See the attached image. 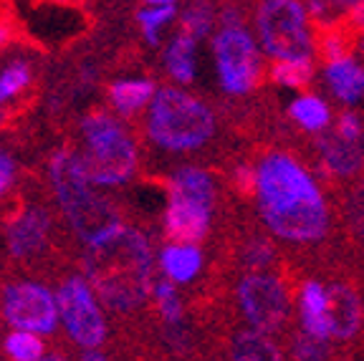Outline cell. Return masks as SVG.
Wrapping results in <instances>:
<instances>
[{
	"label": "cell",
	"mask_w": 364,
	"mask_h": 361,
	"mask_svg": "<svg viewBox=\"0 0 364 361\" xmlns=\"http://www.w3.org/2000/svg\"><path fill=\"white\" fill-rule=\"evenodd\" d=\"M316 152L321 170L336 180H352L364 170V141H347L331 131L316 139Z\"/></svg>",
	"instance_id": "obj_13"
},
{
	"label": "cell",
	"mask_w": 364,
	"mask_h": 361,
	"mask_svg": "<svg viewBox=\"0 0 364 361\" xmlns=\"http://www.w3.org/2000/svg\"><path fill=\"white\" fill-rule=\"evenodd\" d=\"M213 26V8L208 3H193L182 11V33L193 36L195 41L203 38Z\"/></svg>",
	"instance_id": "obj_30"
},
{
	"label": "cell",
	"mask_w": 364,
	"mask_h": 361,
	"mask_svg": "<svg viewBox=\"0 0 364 361\" xmlns=\"http://www.w3.org/2000/svg\"><path fill=\"white\" fill-rule=\"evenodd\" d=\"M58 316L61 323L66 326L68 336L84 349L94 351L99 349L104 339H107V321L104 313L99 308L94 291L84 278L74 276L63 281V286L58 288Z\"/></svg>",
	"instance_id": "obj_9"
},
{
	"label": "cell",
	"mask_w": 364,
	"mask_h": 361,
	"mask_svg": "<svg viewBox=\"0 0 364 361\" xmlns=\"http://www.w3.org/2000/svg\"><path fill=\"white\" fill-rule=\"evenodd\" d=\"M228 356L230 361H286L279 344L256 328L235 331L228 344Z\"/></svg>",
	"instance_id": "obj_15"
},
{
	"label": "cell",
	"mask_w": 364,
	"mask_h": 361,
	"mask_svg": "<svg viewBox=\"0 0 364 361\" xmlns=\"http://www.w3.org/2000/svg\"><path fill=\"white\" fill-rule=\"evenodd\" d=\"M195 43L198 41L188 33H177L172 38V43L167 45L165 53V66L170 71V76L180 84H190L195 76Z\"/></svg>",
	"instance_id": "obj_20"
},
{
	"label": "cell",
	"mask_w": 364,
	"mask_h": 361,
	"mask_svg": "<svg viewBox=\"0 0 364 361\" xmlns=\"http://www.w3.org/2000/svg\"><path fill=\"white\" fill-rule=\"evenodd\" d=\"M6 41H8V31L3 28V26H0V45L6 43Z\"/></svg>",
	"instance_id": "obj_37"
},
{
	"label": "cell",
	"mask_w": 364,
	"mask_h": 361,
	"mask_svg": "<svg viewBox=\"0 0 364 361\" xmlns=\"http://www.w3.org/2000/svg\"><path fill=\"white\" fill-rule=\"evenodd\" d=\"M324 76L329 89L334 91V96L339 102L354 104L364 94V66H359L354 58L329 63Z\"/></svg>",
	"instance_id": "obj_17"
},
{
	"label": "cell",
	"mask_w": 364,
	"mask_h": 361,
	"mask_svg": "<svg viewBox=\"0 0 364 361\" xmlns=\"http://www.w3.org/2000/svg\"><path fill=\"white\" fill-rule=\"evenodd\" d=\"M84 152L79 162L91 185H124L136 172V147L124 126L104 112L89 114L81 122Z\"/></svg>",
	"instance_id": "obj_5"
},
{
	"label": "cell",
	"mask_w": 364,
	"mask_h": 361,
	"mask_svg": "<svg viewBox=\"0 0 364 361\" xmlns=\"http://www.w3.org/2000/svg\"><path fill=\"white\" fill-rule=\"evenodd\" d=\"M218 122L208 104L165 86L154 94L147 114L149 139L167 152H193L215 136Z\"/></svg>",
	"instance_id": "obj_4"
},
{
	"label": "cell",
	"mask_w": 364,
	"mask_h": 361,
	"mask_svg": "<svg viewBox=\"0 0 364 361\" xmlns=\"http://www.w3.org/2000/svg\"><path fill=\"white\" fill-rule=\"evenodd\" d=\"M210 205L185 198H170L165 210V232L177 245L200 243L210 227Z\"/></svg>",
	"instance_id": "obj_11"
},
{
	"label": "cell",
	"mask_w": 364,
	"mask_h": 361,
	"mask_svg": "<svg viewBox=\"0 0 364 361\" xmlns=\"http://www.w3.org/2000/svg\"><path fill=\"white\" fill-rule=\"evenodd\" d=\"M326 318L334 341H354L362 326V303L347 281H334L326 288Z\"/></svg>",
	"instance_id": "obj_12"
},
{
	"label": "cell",
	"mask_w": 364,
	"mask_h": 361,
	"mask_svg": "<svg viewBox=\"0 0 364 361\" xmlns=\"http://www.w3.org/2000/svg\"><path fill=\"white\" fill-rule=\"evenodd\" d=\"M218 66V81L225 94L243 96L261 81V58H258L253 36L245 28H220L213 41Z\"/></svg>",
	"instance_id": "obj_8"
},
{
	"label": "cell",
	"mask_w": 364,
	"mask_h": 361,
	"mask_svg": "<svg viewBox=\"0 0 364 361\" xmlns=\"http://www.w3.org/2000/svg\"><path fill=\"white\" fill-rule=\"evenodd\" d=\"M175 16H177V3H172V0L147 3L144 8H139V11H136V21H139V26H142L147 43L157 45L159 43V28H162L167 21H172Z\"/></svg>",
	"instance_id": "obj_26"
},
{
	"label": "cell",
	"mask_w": 364,
	"mask_h": 361,
	"mask_svg": "<svg viewBox=\"0 0 364 361\" xmlns=\"http://www.w3.org/2000/svg\"><path fill=\"white\" fill-rule=\"evenodd\" d=\"M3 313L16 331L26 333H51L58 323L56 296L41 283H13L3 296Z\"/></svg>",
	"instance_id": "obj_10"
},
{
	"label": "cell",
	"mask_w": 364,
	"mask_h": 361,
	"mask_svg": "<svg viewBox=\"0 0 364 361\" xmlns=\"http://www.w3.org/2000/svg\"><path fill=\"white\" fill-rule=\"evenodd\" d=\"M233 185L238 190L240 198H256L258 195V175L256 170H250L248 164H240L233 172Z\"/></svg>",
	"instance_id": "obj_33"
},
{
	"label": "cell",
	"mask_w": 364,
	"mask_h": 361,
	"mask_svg": "<svg viewBox=\"0 0 364 361\" xmlns=\"http://www.w3.org/2000/svg\"><path fill=\"white\" fill-rule=\"evenodd\" d=\"M159 266L170 281L190 283L203 268V253L195 245H167L159 253Z\"/></svg>",
	"instance_id": "obj_19"
},
{
	"label": "cell",
	"mask_w": 364,
	"mask_h": 361,
	"mask_svg": "<svg viewBox=\"0 0 364 361\" xmlns=\"http://www.w3.org/2000/svg\"><path fill=\"white\" fill-rule=\"evenodd\" d=\"M306 8L296 0H266L256 8V31L261 45L273 61L309 58L311 33L306 26Z\"/></svg>",
	"instance_id": "obj_6"
},
{
	"label": "cell",
	"mask_w": 364,
	"mask_h": 361,
	"mask_svg": "<svg viewBox=\"0 0 364 361\" xmlns=\"http://www.w3.org/2000/svg\"><path fill=\"white\" fill-rule=\"evenodd\" d=\"M86 273L99 298L114 311L142 306L149 293L152 250L142 232L122 227L104 243L89 248Z\"/></svg>",
	"instance_id": "obj_2"
},
{
	"label": "cell",
	"mask_w": 364,
	"mask_h": 361,
	"mask_svg": "<svg viewBox=\"0 0 364 361\" xmlns=\"http://www.w3.org/2000/svg\"><path fill=\"white\" fill-rule=\"evenodd\" d=\"M362 51H364V36H362Z\"/></svg>",
	"instance_id": "obj_38"
},
{
	"label": "cell",
	"mask_w": 364,
	"mask_h": 361,
	"mask_svg": "<svg viewBox=\"0 0 364 361\" xmlns=\"http://www.w3.org/2000/svg\"><path fill=\"white\" fill-rule=\"evenodd\" d=\"M334 134L341 136V139H347V141H362V136H364L362 119H359L354 112H344L339 119H336Z\"/></svg>",
	"instance_id": "obj_32"
},
{
	"label": "cell",
	"mask_w": 364,
	"mask_h": 361,
	"mask_svg": "<svg viewBox=\"0 0 364 361\" xmlns=\"http://www.w3.org/2000/svg\"><path fill=\"white\" fill-rule=\"evenodd\" d=\"M341 215L349 235L364 245V175L352 182L344 200H341Z\"/></svg>",
	"instance_id": "obj_23"
},
{
	"label": "cell",
	"mask_w": 364,
	"mask_h": 361,
	"mask_svg": "<svg viewBox=\"0 0 364 361\" xmlns=\"http://www.w3.org/2000/svg\"><path fill=\"white\" fill-rule=\"evenodd\" d=\"M273 84L289 86V89H306L311 84L314 63L311 58H291V61H273L268 71Z\"/></svg>",
	"instance_id": "obj_24"
},
{
	"label": "cell",
	"mask_w": 364,
	"mask_h": 361,
	"mask_svg": "<svg viewBox=\"0 0 364 361\" xmlns=\"http://www.w3.org/2000/svg\"><path fill=\"white\" fill-rule=\"evenodd\" d=\"M38 361H66V356H63V354H58V351H53V354H43Z\"/></svg>",
	"instance_id": "obj_36"
},
{
	"label": "cell",
	"mask_w": 364,
	"mask_h": 361,
	"mask_svg": "<svg viewBox=\"0 0 364 361\" xmlns=\"http://www.w3.org/2000/svg\"><path fill=\"white\" fill-rule=\"evenodd\" d=\"M51 180L63 215L89 248L104 243L109 235L124 227L119 220V210L102 195H97L94 185L86 180L79 154L66 152V149L53 154Z\"/></svg>",
	"instance_id": "obj_3"
},
{
	"label": "cell",
	"mask_w": 364,
	"mask_h": 361,
	"mask_svg": "<svg viewBox=\"0 0 364 361\" xmlns=\"http://www.w3.org/2000/svg\"><path fill=\"white\" fill-rule=\"evenodd\" d=\"M28 79H31V71L26 63H13V66H8L6 71L0 74V104L8 102V99L16 96L21 89H26Z\"/></svg>",
	"instance_id": "obj_31"
},
{
	"label": "cell",
	"mask_w": 364,
	"mask_h": 361,
	"mask_svg": "<svg viewBox=\"0 0 364 361\" xmlns=\"http://www.w3.org/2000/svg\"><path fill=\"white\" fill-rule=\"evenodd\" d=\"M258 212L286 243L314 245L329 235V205L314 177L289 152H266L256 167Z\"/></svg>",
	"instance_id": "obj_1"
},
{
	"label": "cell",
	"mask_w": 364,
	"mask_h": 361,
	"mask_svg": "<svg viewBox=\"0 0 364 361\" xmlns=\"http://www.w3.org/2000/svg\"><path fill=\"white\" fill-rule=\"evenodd\" d=\"M170 198H185L195 203L210 205L215 203V185L210 175L198 167H180L170 180Z\"/></svg>",
	"instance_id": "obj_18"
},
{
	"label": "cell",
	"mask_w": 364,
	"mask_h": 361,
	"mask_svg": "<svg viewBox=\"0 0 364 361\" xmlns=\"http://www.w3.org/2000/svg\"><path fill=\"white\" fill-rule=\"evenodd\" d=\"M13 172H16V164H13V157L8 152H0V195L11 187L13 182Z\"/></svg>",
	"instance_id": "obj_34"
},
{
	"label": "cell",
	"mask_w": 364,
	"mask_h": 361,
	"mask_svg": "<svg viewBox=\"0 0 364 361\" xmlns=\"http://www.w3.org/2000/svg\"><path fill=\"white\" fill-rule=\"evenodd\" d=\"M154 84L147 79H124L117 81L112 86V104L117 107V112L122 114H134L144 107V104H152L154 99Z\"/></svg>",
	"instance_id": "obj_21"
},
{
	"label": "cell",
	"mask_w": 364,
	"mask_h": 361,
	"mask_svg": "<svg viewBox=\"0 0 364 361\" xmlns=\"http://www.w3.org/2000/svg\"><path fill=\"white\" fill-rule=\"evenodd\" d=\"M240 266L250 268V273H268L276 266V248L266 235H250L240 248Z\"/></svg>",
	"instance_id": "obj_25"
},
{
	"label": "cell",
	"mask_w": 364,
	"mask_h": 361,
	"mask_svg": "<svg viewBox=\"0 0 364 361\" xmlns=\"http://www.w3.org/2000/svg\"><path fill=\"white\" fill-rule=\"evenodd\" d=\"M81 361H109V359L102 354V351H97V349H94V351H86V354L81 356Z\"/></svg>",
	"instance_id": "obj_35"
},
{
	"label": "cell",
	"mask_w": 364,
	"mask_h": 361,
	"mask_svg": "<svg viewBox=\"0 0 364 361\" xmlns=\"http://www.w3.org/2000/svg\"><path fill=\"white\" fill-rule=\"evenodd\" d=\"M51 217L43 210H28L8 225V248L13 258H26L36 253L48 237Z\"/></svg>",
	"instance_id": "obj_14"
},
{
	"label": "cell",
	"mask_w": 364,
	"mask_h": 361,
	"mask_svg": "<svg viewBox=\"0 0 364 361\" xmlns=\"http://www.w3.org/2000/svg\"><path fill=\"white\" fill-rule=\"evenodd\" d=\"M301 323L304 331L316 339H329V318H326V288L321 281H306L301 288Z\"/></svg>",
	"instance_id": "obj_16"
},
{
	"label": "cell",
	"mask_w": 364,
	"mask_h": 361,
	"mask_svg": "<svg viewBox=\"0 0 364 361\" xmlns=\"http://www.w3.org/2000/svg\"><path fill=\"white\" fill-rule=\"evenodd\" d=\"M289 114L306 131H324L329 126V107L318 96H299L289 107Z\"/></svg>",
	"instance_id": "obj_22"
},
{
	"label": "cell",
	"mask_w": 364,
	"mask_h": 361,
	"mask_svg": "<svg viewBox=\"0 0 364 361\" xmlns=\"http://www.w3.org/2000/svg\"><path fill=\"white\" fill-rule=\"evenodd\" d=\"M235 301L245 321L261 333H279L291 316V298L276 273H248L235 286Z\"/></svg>",
	"instance_id": "obj_7"
},
{
	"label": "cell",
	"mask_w": 364,
	"mask_h": 361,
	"mask_svg": "<svg viewBox=\"0 0 364 361\" xmlns=\"http://www.w3.org/2000/svg\"><path fill=\"white\" fill-rule=\"evenodd\" d=\"M6 351L16 361H38L43 356V341L36 333L13 331L6 339Z\"/></svg>",
	"instance_id": "obj_28"
},
{
	"label": "cell",
	"mask_w": 364,
	"mask_h": 361,
	"mask_svg": "<svg viewBox=\"0 0 364 361\" xmlns=\"http://www.w3.org/2000/svg\"><path fill=\"white\" fill-rule=\"evenodd\" d=\"M154 301H157L159 316L165 318L170 326L180 323L182 318V301L175 291V283L172 281H159L154 283Z\"/></svg>",
	"instance_id": "obj_29"
},
{
	"label": "cell",
	"mask_w": 364,
	"mask_h": 361,
	"mask_svg": "<svg viewBox=\"0 0 364 361\" xmlns=\"http://www.w3.org/2000/svg\"><path fill=\"white\" fill-rule=\"evenodd\" d=\"M331 346L324 339L299 331L291 336V359L294 361H329Z\"/></svg>",
	"instance_id": "obj_27"
}]
</instances>
